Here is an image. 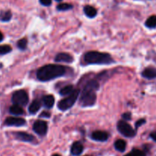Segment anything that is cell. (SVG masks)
<instances>
[{
    "mask_svg": "<svg viewBox=\"0 0 156 156\" xmlns=\"http://www.w3.org/2000/svg\"><path fill=\"white\" fill-rule=\"evenodd\" d=\"M99 89V84L96 80H90L85 84L81 93L79 104L82 107H91L96 102V91Z\"/></svg>",
    "mask_w": 156,
    "mask_h": 156,
    "instance_id": "1",
    "label": "cell"
},
{
    "mask_svg": "<svg viewBox=\"0 0 156 156\" xmlns=\"http://www.w3.org/2000/svg\"><path fill=\"white\" fill-rule=\"evenodd\" d=\"M66 73L65 67L60 65L50 64L40 68L37 72V77L40 81L47 82L60 77Z\"/></svg>",
    "mask_w": 156,
    "mask_h": 156,
    "instance_id": "2",
    "label": "cell"
},
{
    "mask_svg": "<svg viewBox=\"0 0 156 156\" xmlns=\"http://www.w3.org/2000/svg\"><path fill=\"white\" fill-rule=\"evenodd\" d=\"M85 61L88 64H109L113 62V59L109 53L90 51L85 53Z\"/></svg>",
    "mask_w": 156,
    "mask_h": 156,
    "instance_id": "3",
    "label": "cell"
},
{
    "mask_svg": "<svg viewBox=\"0 0 156 156\" xmlns=\"http://www.w3.org/2000/svg\"><path fill=\"white\" fill-rule=\"evenodd\" d=\"M79 94H80L79 89H75V91L70 95H69L68 97L62 99V100L59 101L57 105L58 108L62 111H67V110L69 109L76 103L78 98L79 97Z\"/></svg>",
    "mask_w": 156,
    "mask_h": 156,
    "instance_id": "4",
    "label": "cell"
},
{
    "mask_svg": "<svg viewBox=\"0 0 156 156\" xmlns=\"http://www.w3.org/2000/svg\"><path fill=\"white\" fill-rule=\"evenodd\" d=\"M12 101L14 105L18 106H25L28 103V94L24 90H18L12 94Z\"/></svg>",
    "mask_w": 156,
    "mask_h": 156,
    "instance_id": "5",
    "label": "cell"
},
{
    "mask_svg": "<svg viewBox=\"0 0 156 156\" xmlns=\"http://www.w3.org/2000/svg\"><path fill=\"white\" fill-rule=\"evenodd\" d=\"M117 129L119 132L126 137H133L136 135L135 130L126 122L120 120L117 123Z\"/></svg>",
    "mask_w": 156,
    "mask_h": 156,
    "instance_id": "6",
    "label": "cell"
},
{
    "mask_svg": "<svg viewBox=\"0 0 156 156\" xmlns=\"http://www.w3.org/2000/svg\"><path fill=\"white\" fill-rule=\"evenodd\" d=\"M47 123L43 120H37L33 125V129L40 136L46 135L47 132Z\"/></svg>",
    "mask_w": 156,
    "mask_h": 156,
    "instance_id": "7",
    "label": "cell"
},
{
    "mask_svg": "<svg viewBox=\"0 0 156 156\" xmlns=\"http://www.w3.org/2000/svg\"><path fill=\"white\" fill-rule=\"evenodd\" d=\"M26 123L24 119L21 118V117H9L5 119V124L7 126H23Z\"/></svg>",
    "mask_w": 156,
    "mask_h": 156,
    "instance_id": "8",
    "label": "cell"
},
{
    "mask_svg": "<svg viewBox=\"0 0 156 156\" xmlns=\"http://www.w3.org/2000/svg\"><path fill=\"white\" fill-rule=\"evenodd\" d=\"M15 138L18 140H21L23 142H27V143H30V142L34 141L35 138L34 136L30 135V134L24 132H17L14 133Z\"/></svg>",
    "mask_w": 156,
    "mask_h": 156,
    "instance_id": "9",
    "label": "cell"
},
{
    "mask_svg": "<svg viewBox=\"0 0 156 156\" xmlns=\"http://www.w3.org/2000/svg\"><path fill=\"white\" fill-rule=\"evenodd\" d=\"M91 138L95 140V141L105 142L108 140V134L105 131H94V132H93L92 135H91Z\"/></svg>",
    "mask_w": 156,
    "mask_h": 156,
    "instance_id": "10",
    "label": "cell"
},
{
    "mask_svg": "<svg viewBox=\"0 0 156 156\" xmlns=\"http://www.w3.org/2000/svg\"><path fill=\"white\" fill-rule=\"evenodd\" d=\"M55 61L59 62H66V63H70L73 62V57L69 53H60L56 55L55 57Z\"/></svg>",
    "mask_w": 156,
    "mask_h": 156,
    "instance_id": "11",
    "label": "cell"
},
{
    "mask_svg": "<svg viewBox=\"0 0 156 156\" xmlns=\"http://www.w3.org/2000/svg\"><path fill=\"white\" fill-rule=\"evenodd\" d=\"M84 147L82 144L79 142H76L72 145L71 147V154L73 155H79L83 152Z\"/></svg>",
    "mask_w": 156,
    "mask_h": 156,
    "instance_id": "12",
    "label": "cell"
},
{
    "mask_svg": "<svg viewBox=\"0 0 156 156\" xmlns=\"http://www.w3.org/2000/svg\"><path fill=\"white\" fill-rule=\"evenodd\" d=\"M142 76L148 79H152L156 77V69L153 67H149L143 70Z\"/></svg>",
    "mask_w": 156,
    "mask_h": 156,
    "instance_id": "13",
    "label": "cell"
},
{
    "mask_svg": "<svg viewBox=\"0 0 156 156\" xmlns=\"http://www.w3.org/2000/svg\"><path fill=\"white\" fill-rule=\"evenodd\" d=\"M55 98L53 95H46L43 98V104L47 108H51L54 105Z\"/></svg>",
    "mask_w": 156,
    "mask_h": 156,
    "instance_id": "14",
    "label": "cell"
},
{
    "mask_svg": "<svg viewBox=\"0 0 156 156\" xmlns=\"http://www.w3.org/2000/svg\"><path fill=\"white\" fill-rule=\"evenodd\" d=\"M41 106V103L40 101L38 100L33 101L32 103L30 105V106H29V108H28V111L29 112H30V114H36V113L40 110Z\"/></svg>",
    "mask_w": 156,
    "mask_h": 156,
    "instance_id": "15",
    "label": "cell"
},
{
    "mask_svg": "<svg viewBox=\"0 0 156 156\" xmlns=\"http://www.w3.org/2000/svg\"><path fill=\"white\" fill-rule=\"evenodd\" d=\"M84 12L89 18H94L97 15V10L93 6L86 5L84 8Z\"/></svg>",
    "mask_w": 156,
    "mask_h": 156,
    "instance_id": "16",
    "label": "cell"
},
{
    "mask_svg": "<svg viewBox=\"0 0 156 156\" xmlns=\"http://www.w3.org/2000/svg\"><path fill=\"white\" fill-rule=\"evenodd\" d=\"M9 112L10 114H12V115H21V114H24V110L22 109L21 106H18V105H12V107H10L9 108Z\"/></svg>",
    "mask_w": 156,
    "mask_h": 156,
    "instance_id": "17",
    "label": "cell"
},
{
    "mask_svg": "<svg viewBox=\"0 0 156 156\" xmlns=\"http://www.w3.org/2000/svg\"><path fill=\"white\" fill-rule=\"evenodd\" d=\"M114 147L119 152H124L126 147V143L124 140H118L114 143Z\"/></svg>",
    "mask_w": 156,
    "mask_h": 156,
    "instance_id": "18",
    "label": "cell"
},
{
    "mask_svg": "<svg viewBox=\"0 0 156 156\" xmlns=\"http://www.w3.org/2000/svg\"><path fill=\"white\" fill-rule=\"evenodd\" d=\"M75 90L73 85H66V86L63 87V88L59 91V94H60L62 96H66V95L69 96L70 95V94H71Z\"/></svg>",
    "mask_w": 156,
    "mask_h": 156,
    "instance_id": "19",
    "label": "cell"
},
{
    "mask_svg": "<svg viewBox=\"0 0 156 156\" xmlns=\"http://www.w3.org/2000/svg\"><path fill=\"white\" fill-rule=\"evenodd\" d=\"M146 25L149 28H153L156 27V16L155 15H152L149 17L146 21Z\"/></svg>",
    "mask_w": 156,
    "mask_h": 156,
    "instance_id": "20",
    "label": "cell"
},
{
    "mask_svg": "<svg viewBox=\"0 0 156 156\" xmlns=\"http://www.w3.org/2000/svg\"><path fill=\"white\" fill-rule=\"evenodd\" d=\"M12 18V13L10 11L2 12L0 13V20L2 21H9Z\"/></svg>",
    "mask_w": 156,
    "mask_h": 156,
    "instance_id": "21",
    "label": "cell"
},
{
    "mask_svg": "<svg viewBox=\"0 0 156 156\" xmlns=\"http://www.w3.org/2000/svg\"><path fill=\"white\" fill-rule=\"evenodd\" d=\"M124 156H146V155L144 152H143V151L140 150V149H133L129 153H128L127 155Z\"/></svg>",
    "mask_w": 156,
    "mask_h": 156,
    "instance_id": "22",
    "label": "cell"
},
{
    "mask_svg": "<svg viewBox=\"0 0 156 156\" xmlns=\"http://www.w3.org/2000/svg\"><path fill=\"white\" fill-rule=\"evenodd\" d=\"M27 41L26 38H22V39L19 40L18 41V44H17V46H18V48L21 50H25L26 47H27Z\"/></svg>",
    "mask_w": 156,
    "mask_h": 156,
    "instance_id": "23",
    "label": "cell"
},
{
    "mask_svg": "<svg viewBox=\"0 0 156 156\" xmlns=\"http://www.w3.org/2000/svg\"><path fill=\"white\" fill-rule=\"evenodd\" d=\"M71 9H73V5L68 3H61L57 5V9L59 11H66Z\"/></svg>",
    "mask_w": 156,
    "mask_h": 156,
    "instance_id": "24",
    "label": "cell"
},
{
    "mask_svg": "<svg viewBox=\"0 0 156 156\" xmlns=\"http://www.w3.org/2000/svg\"><path fill=\"white\" fill-rule=\"evenodd\" d=\"M12 51V47L9 45L0 46V55H4Z\"/></svg>",
    "mask_w": 156,
    "mask_h": 156,
    "instance_id": "25",
    "label": "cell"
},
{
    "mask_svg": "<svg viewBox=\"0 0 156 156\" xmlns=\"http://www.w3.org/2000/svg\"><path fill=\"white\" fill-rule=\"evenodd\" d=\"M146 123V120H144V119H140V120H139L136 123V129H138V127H140V126H142L143 124H144V123Z\"/></svg>",
    "mask_w": 156,
    "mask_h": 156,
    "instance_id": "26",
    "label": "cell"
},
{
    "mask_svg": "<svg viewBox=\"0 0 156 156\" xmlns=\"http://www.w3.org/2000/svg\"><path fill=\"white\" fill-rule=\"evenodd\" d=\"M40 2L41 3V5L44 6H48L51 4L52 0H40Z\"/></svg>",
    "mask_w": 156,
    "mask_h": 156,
    "instance_id": "27",
    "label": "cell"
},
{
    "mask_svg": "<svg viewBox=\"0 0 156 156\" xmlns=\"http://www.w3.org/2000/svg\"><path fill=\"white\" fill-rule=\"evenodd\" d=\"M122 117H123V119H124V120H129L131 119V114L129 112L124 113V114L122 115Z\"/></svg>",
    "mask_w": 156,
    "mask_h": 156,
    "instance_id": "28",
    "label": "cell"
},
{
    "mask_svg": "<svg viewBox=\"0 0 156 156\" xmlns=\"http://www.w3.org/2000/svg\"><path fill=\"white\" fill-rule=\"evenodd\" d=\"M40 117H46V118H48V117H50V113L47 112V111H44V112L41 113V115H40Z\"/></svg>",
    "mask_w": 156,
    "mask_h": 156,
    "instance_id": "29",
    "label": "cell"
},
{
    "mask_svg": "<svg viewBox=\"0 0 156 156\" xmlns=\"http://www.w3.org/2000/svg\"><path fill=\"white\" fill-rule=\"evenodd\" d=\"M150 137L154 140V141L156 142V131H154V132L151 133Z\"/></svg>",
    "mask_w": 156,
    "mask_h": 156,
    "instance_id": "30",
    "label": "cell"
},
{
    "mask_svg": "<svg viewBox=\"0 0 156 156\" xmlns=\"http://www.w3.org/2000/svg\"><path fill=\"white\" fill-rule=\"evenodd\" d=\"M3 40V34H2V32H0V42Z\"/></svg>",
    "mask_w": 156,
    "mask_h": 156,
    "instance_id": "31",
    "label": "cell"
},
{
    "mask_svg": "<svg viewBox=\"0 0 156 156\" xmlns=\"http://www.w3.org/2000/svg\"><path fill=\"white\" fill-rule=\"evenodd\" d=\"M52 156H60V155H58V154H54V155H53Z\"/></svg>",
    "mask_w": 156,
    "mask_h": 156,
    "instance_id": "32",
    "label": "cell"
},
{
    "mask_svg": "<svg viewBox=\"0 0 156 156\" xmlns=\"http://www.w3.org/2000/svg\"><path fill=\"white\" fill-rule=\"evenodd\" d=\"M56 1H59H59H62V0H56Z\"/></svg>",
    "mask_w": 156,
    "mask_h": 156,
    "instance_id": "33",
    "label": "cell"
},
{
    "mask_svg": "<svg viewBox=\"0 0 156 156\" xmlns=\"http://www.w3.org/2000/svg\"><path fill=\"white\" fill-rule=\"evenodd\" d=\"M86 156H88V155H86Z\"/></svg>",
    "mask_w": 156,
    "mask_h": 156,
    "instance_id": "34",
    "label": "cell"
}]
</instances>
